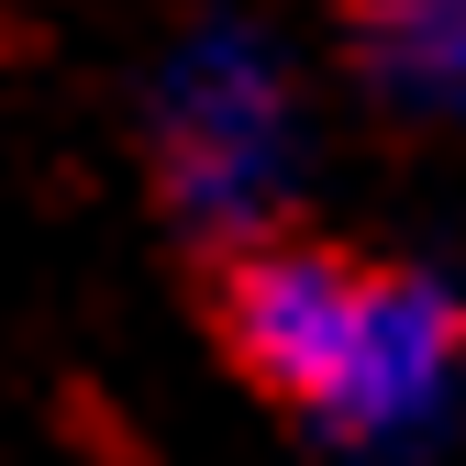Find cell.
<instances>
[{"label":"cell","instance_id":"6da1fadb","mask_svg":"<svg viewBox=\"0 0 466 466\" xmlns=\"http://www.w3.org/2000/svg\"><path fill=\"white\" fill-rule=\"evenodd\" d=\"M145 156H156V200L189 245L233 256L267 245L300 211L311 178V78L256 12H200L167 34L145 67Z\"/></svg>","mask_w":466,"mask_h":466},{"label":"cell","instance_id":"7a4b0ae2","mask_svg":"<svg viewBox=\"0 0 466 466\" xmlns=\"http://www.w3.org/2000/svg\"><path fill=\"white\" fill-rule=\"evenodd\" d=\"M367 300H378V256H344L322 233H267V245H233L211 256V322L233 344V367H245L289 422H311L344 356H356L367 333Z\"/></svg>","mask_w":466,"mask_h":466},{"label":"cell","instance_id":"3957f363","mask_svg":"<svg viewBox=\"0 0 466 466\" xmlns=\"http://www.w3.org/2000/svg\"><path fill=\"white\" fill-rule=\"evenodd\" d=\"M344 56L378 111L466 145V0H344Z\"/></svg>","mask_w":466,"mask_h":466},{"label":"cell","instance_id":"277c9868","mask_svg":"<svg viewBox=\"0 0 466 466\" xmlns=\"http://www.w3.org/2000/svg\"><path fill=\"white\" fill-rule=\"evenodd\" d=\"M444 455H455V466H466V422H455V444H444Z\"/></svg>","mask_w":466,"mask_h":466}]
</instances>
